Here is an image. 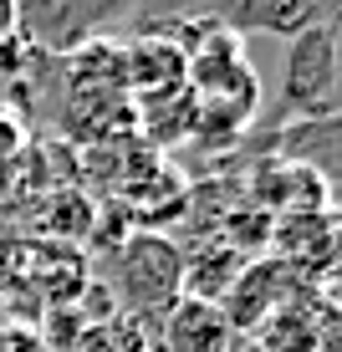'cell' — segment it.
Listing matches in <instances>:
<instances>
[{
    "label": "cell",
    "instance_id": "1",
    "mask_svg": "<svg viewBox=\"0 0 342 352\" xmlns=\"http://www.w3.org/2000/svg\"><path fill=\"white\" fill-rule=\"evenodd\" d=\"M113 291H118V307H123L118 317L164 322L169 307L184 296V250L169 235H153V230L128 235L113 261Z\"/></svg>",
    "mask_w": 342,
    "mask_h": 352
},
{
    "label": "cell",
    "instance_id": "2",
    "mask_svg": "<svg viewBox=\"0 0 342 352\" xmlns=\"http://www.w3.org/2000/svg\"><path fill=\"white\" fill-rule=\"evenodd\" d=\"M138 0H16V41L46 56H72L128 26Z\"/></svg>",
    "mask_w": 342,
    "mask_h": 352
},
{
    "label": "cell",
    "instance_id": "3",
    "mask_svg": "<svg viewBox=\"0 0 342 352\" xmlns=\"http://www.w3.org/2000/svg\"><path fill=\"white\" fill-rule=\"evenodd\" d=\"M337 97V52H332V26L312 21L286 41V67H281V92H276V128L301 123V118L332 113Z\"/></svg>",
    "mask_w": 342,
    "mask_h": 352
},
{
    "label": "cell",
    "instance_id": "4",
    "mask_svg": "<svg viewBox=\"0 0 342 352\" xmlns=\"http://www.w3.org/2000/svg\"><path fill=\"white\" fill-rule=\"evenodd\" d=\"M307 291H322L317 281H307V276H297L286 261L276 256H255L235 271V281H230V291L220 296V317H225L230 337H255L261 332V322L271 317V311H281L286 301L307 296Z\"/></svg>",
    "mask_w": 342,
    "mask_h": 352
},
{
    "label": "cell",
    "instance_id": "5",
    "mask_svg": "<svg viewBox=\"0 0 342 352\" xmlns=\"http://www.w3.org/2000/svg\"><path fill=\"white\" fill-rule=\"evenodd\" d=\"M271 256L286 261L297 276L322 286L327 271L342 256V220L332 210H301V214H276L271 225Z\"/></svg>",
    "mask_w": 342,
    "mask_h": 352
},
{
    "label": "cell",
    "instance_id": "6",
    "mask_svg": "<svg viewBox=\"0 0 342 352\" xmlns=\"http://www.w3.org/2000/svg\"><path fill=\"white\" fill-rule=\"evenodd\" d=\"M276 159L301 164L327 184L332 199H342V107L322 118H301V123L276 128Z\"/></svg>",
    "mask_w": 342,
    "mask_h": 352
},
{
    "label": "cell",
    "instance_id": "7",
    "mask_svg": "<svg viewBox=\"0 0 342 352\" xmlns=\"http://www.w3.org/2000/svg\"><path fill=\"white\" fill-rule=\"evenodd\" d=\"M123 87L138 102L179 92L184 87V52L169 36H138L133 46H123Z\"/></svg>",
    "mask_w": 342,
    "mask_h": 352
},
{
    "label": "cell",
    "instance_id": "8",
    "mask_svg": "<svg viewBox=\"0 0 342 352\" xmlns=\"http://www.w3.org/2000/svg\"><path fill=\"white\" fill-rule=\"evenodd\" d=\"M158 342L164 352H235V337H230L220 307L200 296H179L169 307V317L158 322Z\"/></svg>",
    "mask_w": 342,
    "mask_h": 352
},
{
    "label": "cell",
    "instance_id": "9",
    "mask_svg": "<svg viewBox=\"0 0 342 352\" xmlns=\"http://www.w3.org/2000/svg\"><path fill=\"white\" fill-rule=\"evenodd\" d=\"M317 301H322V291H307V296L286 301L281 311L261 322V332L250 337V342H261L266 352H312L317 342Z\"/></svg>",
    "mask_w": 342,
    "mask_h": 352
},
{
    "label": "cell",
    "instance_id": "10",
    "mask_svg": "<svg viewBox=\"0 0 342 352\" xmlns=\"http://www.w3.org/2000/svg\"><path fill=\"white\" fill-rule=\"evenodd\" d=\"M138 107H143V128H149V138L158 148H174V143L194 138V128H200V102H194L189 87L153 97V102H138Z\"/></svg>",
    "mask_w": 342,
    "mask_h": 352
},
{
    "label": "cell",
    "instance_id": "11",
    "mask_svg": "<svg viewBox=\"0 0 342 352\" xmlns=\"http://www.w3.org/2000/svg\"><path fill=\"white\" fill-rule=\"evenodd\" d=\"M0 352H46V347H41V337L26 332V327H6V332H0Z\"/></svg>",
    "mask_w": 342,
    "mask_h": 352
},
{
    "label": "cell",
    "instance_id": "12",
    "mask_svg": "<svg viewBox=\"0 0 342 352\" xmlns=\"http://www.w3.org/2000/svg\"><path fill=\"white\" fill-rule=\"evenodd\" d=\"M327 26H332V52H337V97H332V113L342 107V6L327 16Z\"/></svg>",
    "mask_w": 342,
    "mask_h": 352
},
{
    "label": "cell",
    "instance_id": "13",
    "mask_svg": "<svg viewBox=\"0 0 342 352\" xmlns=\"http://www.w3.org/2000/svg\"><path fill=\"white\" fill-rule=\"evenodd\" d=\"M16 41V0H0V52H10Z\"/></svg>",
    "mask_w": 342,
    "mask_h": 352
},
{
    "label": "cell",
    "instance_id": "14",
    "mask_svg": "<svg viewBox=\"0 0 342 352\" xmlns=\"http://www.w3.org/2000/svg\"><path fill=\"white\" fill-rule=\"evenodd\" d=\"M235 352H266V347H261V342H250V337H240V347H235Z\"/></svg>",
    "mask_w": 342,
    "mask_h": 352
}]
</instances>
